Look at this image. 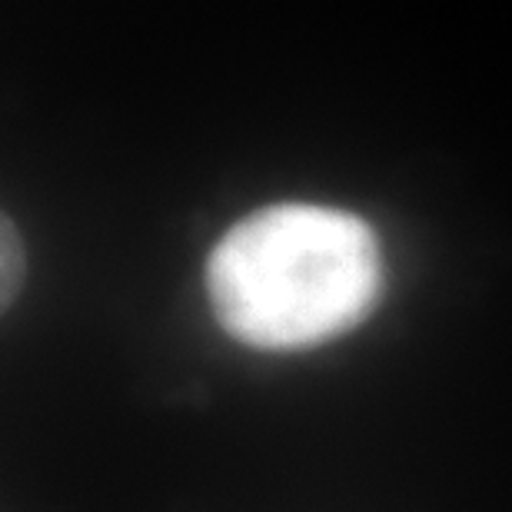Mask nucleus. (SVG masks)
<instances>
[{
    "mask_svg": "<svg viewBox=\"0 0 512 512\" xmlns=\"http://www.w3.org/2000/svg\"><path fill=\"white\" fill-rule=\"evenodd\" d=\"M383 256L360 217L280 203L240 220L207 263L223 330L260 350H303L346 333L373 310Z\"/></svg>",
    "mask_w": 512,
    "mask_h": 512,
    "instance_id": "obj_1",
    "label": "nucleus"
},
{
    "mask_svg": "<svg viewBox=\"0 0 512 512\" xmlns=\"http://www.w3.org/2000/svg\"><path fill=\"white\" fill-rule=\"evenodd\" d=\"M4 273H0V280H4V303L10 300V286H17V276H20V250H17V237L14 230H10V223H4Z\"/></svg>",
    "mask_w": 512,
    "mask_h": 512,
    "instance_id": "obj_2",
    "label": "nucleus"
}]
</instances>
